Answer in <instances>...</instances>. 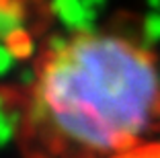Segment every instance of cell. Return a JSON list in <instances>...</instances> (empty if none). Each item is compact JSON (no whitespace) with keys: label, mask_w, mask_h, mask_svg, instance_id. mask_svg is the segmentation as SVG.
<instances>
[{"label":"cell","mask_w":160,"mask_h":158,"mask_svg":"<svg viewBox=\"0 0 160 158\" xmlns=\"http://www.w3.org/2000/svg\"><path fill=\"white\" fill-rule=\"evenodd\" d=\"M25 158H115L160 134L152 51L105 31L52 43L14 99Z\"/></svg>","instance_id":"6da1fadb"},{"label":"cell","mask_w":160,"mask_h":158,"mask_svg":"<svg viewBox=\"0 0 160 158\" xmlns=\"http://www.w3.org/2000/svg\"><path fill=\"white\" fill-rule=\"evenodd\" d=\"M115 158H160V140H152L148 144H142L138 148L129 150L125 154H119Z\"/></svg>","instance_id":"7a4b0ae2"}]
</instances>
